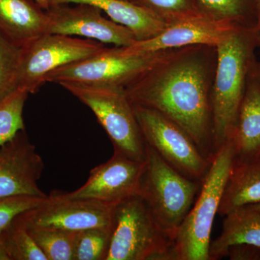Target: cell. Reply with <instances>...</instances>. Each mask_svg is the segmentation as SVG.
Listing matches in <instances>:
<instances>
[{
    "label": "cell",
    "mask_w": 260,
    "mask_h": 260,
    "mask_svg": "<svg viewBox=\"0 0 260 260\" xmlns=\"http://www.w3.org/2000/svg\"><path fill=\"white\" fill-rule=\"evenodd\" d=\"M216 47L173 49L124 91L133 105L156 111L180 126L213 161L212 89Z\"/></svg>",
    "instance_id": "6da1fadb"
},
{
    "label": "cell",
    "mask_w": 260,
    "mask_h": 260,
    "mask_svg": "<svg viewBox=\"0 0 260 260\" xmlns=\"http://www.w3.org/2000/svg\"><path fill=\"white\" fill-rule=\"evenodd\" d=\"M259 47L255 29L239 27L216 47L212 89L213 145L215 153L232 140L245 93L248 77Z\"/></svg>",
    "instance_id": "7a4b0ae2"
},
{
    "label": "cell",
    "mask_w": 260,
    "mask_h": 260,
    "mask_svg": "<svg viewBox=\"0 0 260 260\" xmlns=\"http://www.w3.org/2000/svg\"><path fill=\"white\" fill-rule=\"evenodd\" d=\"M234 161L232 141L218 150L202 181L198 199L174 239V260H210L211 231Z\"/></svg>",
    "instance_id": "3957f363"
},
{
    "label": "cell",
    "mask_w": 260,
    "mask_h": 260,
    "mask_svg": "<svg viewBox=\"0 0 260 260\" xmlns=\"http://www.w3.org/2000/svg\"><path fill=\"white\" fill-rule=\"evenodd\" d=\"M201 186L202 182L183 175L146 144V158L138 195L173 242Z\"/></svg>",
    "instance_id": "277c9868"
},
{
    "label": "cell",
    "mask_w": 260,
    "mask_h": 260,
    "mask_svg": "<svg viewBox=\"0 0 260 260\" xmlns=\"http://www.w3.org/2000/svg\"><path fill=\"white\" fill-rule=\"evenodd\" d=\"M106 260H174V242L139 195L116 203Z\"/></svg>",
    "instance_id": "5b68a950"
},
{
    "label": "cell",
    "mask_w": 260,
    "mask_h": 260,
    "mask_svg": "<svg viewBox=\"0 0 260 260\" xmlns=\"http://www.w3.org/2000/svg\"><path fill=\"white\" fill-rule=\"evenodd\" d=\"M60 85L92 111L107 133L114 150L145 161L146 143L124 88L70 83Z\"/></svg>",
    "instance_id": "8992f818"
},
{
    "label": "cell",
    "mask_w": 260,
    "mask_h": 260,
    "mask_svg": "<svg viewBox=\"0 0 260 260\" xmlns=\"http://www.w3.org/2000/svg\"><path fill=\"white\" fill-rule=\"evenodd\" d=\"M171 50L135 53L126 50L125 47H105L94 55L51 72L46 78V83H78L124 89Z\"/></svg>",
    "instance_id": "52a82bcc"
},
{
    "label": "cell",
    "mask_w": 260,
    "mask_h": 260,
    "mask_svg": "<svg viewBox=\"0 0 260 260\" xmlns=\"http://www.w3.org/2000/svg\"><path fill=\"white\" fill-rule=\"evenodd\" d=\"M102 43L60 34H44L21 47L15 88L36 93L49 73L61 67L94 55Z\"/></svg>",
    "instance_id": "ba28073f"
},
{
    "label": "cell",
    "mask_w": 260,
    "mask_h": 260,
    "mask_svg": "<svg viewBox=\"0 0 260 260\" xmlns=\"http://www.w3.org/2000/svg\"><path fill=\"white\" fill-rule=\"evenodd\" d=\"M133 108L145 143L183 175L202 182L212 161L190 136L156 111L136 105Z\"/></svg>",
    "instance_id": "9c48e42d"
},
{
    "label": "cell",
    "mask_w": 260,
    "mask_h": 260,
    "mask_svg": "<svg viewBox=\"0 0 260 260\" xmlns=\"http://www.w3.org/2000/svg\"><path fill=\"white\" fill-rule=\"evenodd\" d=\"M114 205L95 200L74 199L54 190L40 205L19 215L23 226L47 227L78 232L86 229H111Z\"/></svg>",
    "instance_id": "30bf717a"
},
{
    "label": "cell",
    "mask_w": 260,
    "mask_h": 260,
    "mask_svg": "<svg viewBox=\"0 0 260 260\" xmlns=\"http://www.w3.org/2000/svg\"><path fill=\"white\" fill-rule=\"evenodd\" d=\"M51 5L47 10L48 34L84 37L104 44L128 47L138 42L124 25L103 16L102 10L87 4Z\"/></svg>",
    "instance_id": "8fae6325"
},
{
    "label": "cell",
    "mask_w": 260,
    "mask_h": 260,
    "mask_svg": "<svg viewBox=\"0 0 260 260\" xmlns=\"http://www.w3.org/2000/svg\"><path fill=\"white\" fill-rule=\"evenodd\" d=\"M145 161L133 160L114 150L112 158L90 170L88 179L83 186L65 194L74 199L116 205L138 194Z\"/></svg>",
    "instance_id": "7c38bea8"
},
{
    "label": "cell",
    "mask_w": 260,
    "mask_h": 260,
    "mask_svg": "<svg viewBox=\"0 0 260 260\" xmlns=\"http://www.w3.org/2000/svg\"><path fill=\"white\" fill-rule=\"evenodd\" d=\"M44 162L25 130L0 147V198L30 195L45 197L38 185Z\"/></svg>",
    "instance_id": "4fadbf2b"
},
{
    "label": "cell",
    "mask_w": 260,
    "mask_h": 260,
    "mask_svg": "<svg viewBox=\"0 0 260 260\" xmlns=\"http://www.w3.org/2000/svg\"><path fill=\"white\" fill-rule=\"evenodd\" d=\"M239 25L201 15L169 25L156 37L125 47L135 53H150L193 45L216 47Z\"/></svg>",
    "instance_id": "5bb4252c"
},
{
    "label": "cell",
    "mask_w": 260,
    "mask_h": 260,
    "mask_svg": "<svg viewBox=\"0 0 260 260\" xmlns=\"http://www.w3.org/2000/svg\"><path fill=\"white\" fill-rule=\"evenodd\" d=\"M234 161L247 162L260 157V61L248 77L245 93L232 140Z\"/></svg>",
    "instance_id": "9a60e30c"
},
{
    "label": "cell",
    "mask_w": 260,
    "mask_h": 260,
    "mask_svg": "<svg viewBox=\"0 0 260 260\" xmlns=\"http://www.w3.org/2000/svg\"><path fill=\"white\" fill-rule=\"evenodd\" d=\"M48 15L36 0H0V36L18 47L47 34Z\"/></svg>",
    "instance_id": "2e32d148"
},
{
    "label": "cell",
    "mask_w": 260,
    "mask_h": 260,
    "mask_svg": "<svg viewBox=\"0 0 260 260\" xmlns=\"http://www.w3.org/2000/svg\"><path fill=\"white\" fill-rule=\"evenodd\" d=\"M51 5L87 4L96 7L111 20L124 25L134 34L138 41L156 37L169 26L151 12L124 0H49Z\"/></svg>",
    "instance_id": "e0dca14e"
},
{
    "label": "cell",
    "mask_w": 260,
    "mask_h": 260,
    "mask_svg": "<svg viewBox=\"0 0 260 260\" xmlns=\"http://www.w3.org/2000/svg\"><path fill=\"white\" fill-rule=\"evenodd\" d=\"M225 217L221 234L210 242V260L225 257L229 248L238 244L260 246V214L253 205L234 209Z\"/></svg>",
    "instance_id": "ac0fdd59"
},
{
    "label": "cell",
    "mask_w": 260,
    "mask_h": 260,
    "mask_svg": "<svg viewBox=\"0 0 260 260\" xmlns=\"http://www.w3.org/2000/svg\"><path fill=\"white\" fill-rule=\"evenodd\" d=\"M260 202V157L247 162L234 161L218 214Z\"/></svg>",
    "instance_id": "d6986e66"
},
{
    "label": "cell",
    "mask_w": 260,
    "mask_h": 260,
    "mask_svg": "<svg viewBox=\"0 0 260 260\" xmlns=\"http://www.w3.org/2000/svg\"><path fill=\"white\" fill-rule=\"evenodd\" d=\"M194 3L200 13L208 18L255 28L254 0H194Z\"/></svg>",
    "instance_id": "ffe728a7"
},
{
    "label": "cell",
    "mask_w": 260,
    "mask_h": 260,
    "mask_svg": "<svg viewBox=\"0 0 260 260\" xmlns=\"http://www.w3.org/2000/svg\"><path fill=\"white\" fill-rule=\"evenodd\" d=\"M25 228L47 256V260H73L78 232L47 227Z\"/></svg>",
    "instance_id": "44dd1931"
},
{
    "label": "cell",
    "mask_w": 260,
    "mask_h": 260,
    "mask_svg": "<svg viewBox=\"0 0 260 260\" xmlns=\"http://www.w3.org/2000/svg\"><path fill=\"white\" fill-rule=\"evenodd\" d=\"M29 93L16 89L0 103V147L25 130L23 109Z\"/></svg>",
    "instance_id": "7402d4cb"
},
{
    "label": "cell",
    "mask_w": 260,
    "mask_h": 260,
    "mask_svg": "<svg viewBox=\"0 0 260 260\" xmlns=\"http://www.w3.org/2000/svg\"><path fill=\"white\" fill-rule=\"evenodd\" d=\"M2 236L10 260H47L28 230L15 219Z\"/></svg>",
    "instance_id": "603a6c76"
},
{
    "label": "cell",
    "mask_w": 260,
    "mask_h": 260,
    "mask_svg": "<svg viewBox=\"0 0 260 260\" xmlns=\"http://www.w3.org/2000/svg\"><path fill=\"white\" fill-rule=\"evenodd\" d=\"M130 3L151 12L168 25L201 15L194 0H130Z\"/></svg>",
    "instance_id": "cb8c5ba5"
},
{
    "label": "cell",
    "mask_w": 260,
    "mask_h": 260,
    "mask_svg": "<svg viewBox=\"0 0 260 260\" xmlns=\"http://www.w3.org/2000/svg\"><path fill=\"white\" fill-rule=\"evenodd\" d=\"M112 232L95 228L77 233L73 260H106Z\"/></svg>",
    "instance_id": "d4e9b609"
},
{
    "label": "cell",
    "mask_w": 260,
    "mask_h": 260,
    "mask_svg": "<svg viewBox=\"0 0 260 260\" xmlns=\"http://www.w3.org/2000/svg\"><path fill=\"white\" fill-rule=\"evenodd\" d=\"M21 48L0 36V103L15 88V76Z\"/></svg>",
    "instance_id": "484cf974"
},
{
    "label": "cell",
    "mask_w": 260,
    "mask_h": 260,
    "mask_svg": "<svg viewBox=\"0 0 260 260\" xmlns=\"http://www.w3.org/2000/svg\"><path fill=\"white\" fill-rule=\"evenodd\" d=\"M47 197L18 195L0 198V232L19 215L40 205Z\"/></svg>",
    "instance_id": "4316f807"
},
{
    "label": "cell",
    "mask_w": 260,
    "mask_h": 260,
    "mask_svg": "<svg viewBox=\"0 0 260 260\" xmlns=\"http://www.w3.org/2000/svg\"><path fill=\"white\" fill-rule=\"evenodd\" d=\"M227 256L232 260H260V246L238 244L229 248Z\"/></svg>",
    "instance_id": "83f0119b"
},
{
    "label": "cell",
    "mask_w": 260,
    "mask_h": 260,
    "mask_svg": "<svg viewBox=\"0 0 260 260\" xmlns=\"http://www.w3.org/2000/svg\"><path fill=\"white\" fill-rule=\"evenodd\" d=\"M254 8H255L256 24L255 30L260 34V0H254Z\"/></svg>",
    "instance_id": "f1b7e54d"
},
{
    "label": "cell",
    "mask_w": 260,
    "mask_h": 260,
    "mask_svg": "<svg viewBox=\"0 0 260 260\" xmlns=\"http://www.w3.org/2000/svg\"><path fill=\"white\" fill-rule=\"evenodd\" d=\"M0 260H10L9 256L7 253L4 241H3L2 232H0Z\"/></svg>",
    "instance_id": "f546056e"
},
{
    "label": "cell",
    "mask_w": 260,
    "mask_h": 260,
    "mask_svg": "<svg viewBox=\"0 0 260 260\" xmlns=\"http://www.w3.org/2000/svg\"><path fill=\"white\" fill-rule=\"evenodd\" d=\"M42 8L47 10L49 8V0H36Z\"/></svg>",
    "instance_id": "4dcf8cb0"
},
{
    "label": "cell",
    "mask_w": 260,
    "mask_h": 260,
    "mask_svg": "<svg viewBox=\"0 0 260 260\" xmlns=\"http://www.w3.org/2000/svg\"><path fill=\"white\" fill-rule=\"evenodd\" d=\"M253 206L254 207V208H255L260 214V202L259 203H256V204L253 205Z\"/></svg>",
    "instance_id": "1f68e13d"
},
{
    "label": "cell",
    "mask_w": 260,
    "mask_h": 260,
    "mask_svg": "<svg viewBox=\"0 0 260 260\" xmlns=\"http://www.w3.org/2000/svg\"><path fill=\"white\" fill-rule=\"evenodd\" d=\"M256 34H257L258 42H259V46L260 47V34H257V32H256Z\"/></svg>",
    "instance_id": "d6a6232c"
},
{
    "label": "cell",
    "mask_w": 260,
    "mask_h": 260,
    "mask_svg": "<svg viewBox=\"0 0 260 260\" xmlns=\"http://www.w3.org/2000/svg\"><path fill=\"white\" fill-rule=\"evenodd\" d=\"M124 1H127V2H129L130 0H124Z\"/></svg>",
    "instance_id": "836d02e7"
}]
</instances>
